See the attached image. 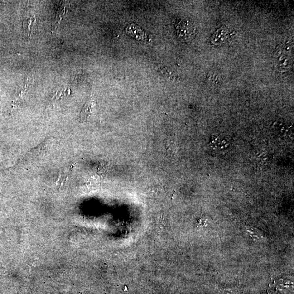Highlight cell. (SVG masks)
<instances>
[{"label": "cell", "instance_id": "cell-1", "mask_svg": "<svg viewBox=\"0 0 294 294\" xmlns=\"http://www.w3.org/2000/svg\"><path fill=\"white\" fill-rule=\"evenodd\" d=\"M292 61L285 50L279 49L275 54L274 66L279 71H286L291 68Z\"/></svg>", "mask_w": 294, "mask_h": 294}, {"label": "cell", "instance_id": "cell-2", "mask_svg": "<svg viewBox=\"0 0 294 294\" xmlns=\"http://www.w3.org/2000/svg\"><path fill=\"white\" fill-rule=\"evenodd\" d=\"M229 144V141L226 137L214 136L212 138L210 146L215 150L223 151L228 148Z\"/></svg>", "mask_w": 294, "mask_h": 294}, {"label": "cell", "instance_id": "cell-3", "mask_svg": "<svg viewBox=\"0 0 294 294\" xmlns=\"http://www.w3.org/2000/svg\"><path fill=\"white\" fill-rule=\"evenodd\" d=\"M127 32L138 40H145L147 35L141 27L136 25H131L127 29Z\"/></svg>", "mask_w": 294, "mask_h": 294}, {"label": "cell", "instance_id": "cell-4", "mask_svg": "<svg viewBox=\"0 0 294 294\" xmlns=\"http://www.w3.org/2000/svg\"><path fill=\"white\" fill-rule=\"evenodd\" d=\"M93 107V103H88L84 105V107L81 111V117L83 120L88 119L92 114V108Z\"/></svg>", "mask_w": 294, "mask_h": 294}, {"label": "cell", "instance_id": "cell-5", "mask_svg": "<svg viewBox=\"0 0 294 294\" xmlns=\"http://www.w3.org/2000/svg\"><path fill=\"white\" fill-rule=\"evenodd\" d=\"M246 229H247V232L253 238L261 239L263 237L264 234L262 231L254 227V226L248 225L246 226Z\"/></svg>", "mask_w": 294, "mask_h": 294}]
</instances>
